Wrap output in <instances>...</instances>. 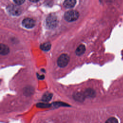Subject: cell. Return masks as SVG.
Wrapping results in <instances>:
<instances>
[{
  "label": "cell",
  "instance_id": "6da1fadb",
  "mask_svg": "<svg viewBox=\"0 0 123 123\" xmlns=\"http://www.w3.org/2000/svg\"><path fill=\"white\" fill-rule=\"evenodd\" d=\"M79 14L77 11L75 10H70L64 13V18L68 22H73L76 21L79 17Z\"/></svg>",
  "mask_w": 123,
  "mask_h": 123
},
{
  "label": "cell",
  "instance_id": "7a4b0ae2",
  "mask_svg": "<svg viewBox=\"0 0 123 123\" xmlns=\"http://www.w3.org/2000/svg\"><path fill=\"white\" fill-rule=\"evenodd\" d=\"M70 61L69 56L66 54H62L61 55L57 60V64L61 68L66 67Z\"/></svg>",
  "mask_w": 123,
  "mask_h": 123
},
{
  "label": "cell",
  "instance_id": "3957f363",
  "mask_svg": "<svg viewBox=\"0 0 123 123\" xmlns=\"http://www.w3.org/2000/svg\"><path fill=\"white\" fill-rule=\"evenodd\" d=\"M58 21L57 16L54 14L49 15L46 19V25L50 28L55 27L58 25Z\"/></svg>",
  "mask_w": 123,
  "mask_h": 123
},
{
  "label": "cell",
  "instance_id": "277c9868",
  "mask_svg": "<svg viewBox=\"0 0 123 123\" xmlns=\"http://www.w3.org/2000/svg\"><path fill=\"white\" fill-rule=\"evenodd\" d=\"M7 10L8 12L12 15L18 16L22 12L21 8L18 6L15 5H11L9 6L7 8Z\"/></svg>",
  "mask_w": 123,
  "mask_h": 123
},
{
  "label": "cell",
  "instance_id": "5b68a950",
  "mask_svg": "<svg viewBox=\"0 0 123 123\" xmlns=\"http://www.w3.org/2000/svg\"><path fill=\"white\" fill-rule=\"evenodd\" d=\"M35 25V23L34 20L30 18H25L22 21V25L26 28H32Z\"/></svg>",
  "mask_w": 123,
  "mask_h": 123
},
{
  "label": "cell",
  "instance_id": "8992f818",
  "mask_svg": "<svg viewBox=\"0 0 123 123\" xmlns=\"http://www.w3.org/2000/svg\"><path fill=\"white\" fill-rule=\"evenodd\" d=\"M74 98L78 101L82 102L86 98V96L84 93V92H76L73 95Z\"/></svg>",
  "mask_w": 123,
  "mask_h": 123
},
{
  "label": "cell",
  "instance_id": "52a82bcc",
  "mask_svg": "<svg viewBox=\"0 0 123 123\" xmlns=\"http://www.w3.org/2000/svg\"><path fill=\"white\" fill-rule=\"evenodd\" d=\"M10 52L9 47L5 44H0V53L2 55H6Z\"/></svg>",
  "mask_w": 123,
  "mask_h": 123
},
{
  "label": "cell",
  "instance_id": "ba28073f",
  "mask_svg": "<svg viewBox=\"0 0 123 123\" xmlns=\"http://www.w3.org/2000/svg\"><path fill=\"white\" fill-rule=\"evenodd\" d=\"M84 93L86 97L93 98L96 95V92L95 90L91 88H88L86 89L84 92Z\"/></svg>",
  "mask_w": 123,
  "mask_h": 123
},
{
  "label": "cell",
  "instance_id": "9c48e42d",
  "mask_svg": "<svg viewBox=\"0 0 123 123\" xmlns=\"http://www.w3.org/2000/svg\"><path fill=\"white\" fill-rule=\"evenodd\" d=\"M76 4V0H65L63 2V6L66 8H71Z\"/></svg>",
  "mask_w": 123,
  "mask_h": 123
},
{
  "label": "cell",
  "instance_id": "30bf717a",
  "mask_svg": "<svg viewBox=\"0 0 123 123\" xmlns=\"http://www.w3.org/2000/svg\"><path fill=\"white\" fill-rule=\"evenodd\" d=\"M85 51H86L85 46L83 44H81L76 48L75 50V54L77 56H81L84 53Z\"/></svg>",
  "mask_w": 123,
  "mask_h": 123
},
{
  "label": "cell",
  "instance_id": "8fae6325",
  "mask_svg": "<svg viewBox=\"0 0 123 123\" xmlns=\"http://www.w3.org/2000/svg\"><path fill=\"white\" fill-rule=\"evenodd\" d=\"M52 96L53 95L51 93L46 92L43 95L42 98V100L44 102H49L51 99Z\"/></svg>",
  "mask_w": 123,
  "mask_h": 123
},
{
  "label": "cell",
  "instance_id": "7c38bea8",
  "mask_svg": "<svg viewBox=\"0 0 123 123\" xmlns=\"http://www.w3.org/2000/svg\"><path fill=\"white\" fill-rule=\"evenodd\" d=\"M51 43L49 42H48L41 44L40 47L42 50L47 51H49L51 49Z\"/></svg>",
  "mask_w": 123,
  "mask_h": 123
},
{
  "label": "cell",
  "instance_id": "4fadbf2b",
  "mask_svg": "<svg viewBox=\"0 0 123 123\" xmlns=\"http://www.w3.org/2000/svg\"><path fill=\"white\" fill-rule=\"evenodd\" d=\"M51 106V104L44 103V102H41V103H38L37 104V107L40 108H47Z\"/></svg>",
  "mask_w": 123,
  "mask_h": 123
},
{
  "label": "cell",
  "instance_id": "5bb4252c",
  "mask_svg": "<svg viewBox=\"0 0 123 123\" xmlns=\"http://www.w3.org/2000/svg\"><path fill=\"white\" fill-rule=\"evenodd\" d=\"M34 91V89L31 87H26L24 90V94L26 96L31 95Z\"/></svg>",
  "mask_w": 123,
  "mask_h": 123
},
{
  "label": "cell",
  "instance_id": "9a60e30c",
  "mask_svg": "<svg viewBox=\"0 0 123 123\" xmlns=\"http://www.w3.org/2000/svg\"><path fill=\"white\" fill-rule=\"evenodd\" d=\"M105 123H118V122L115 117H110L107 120Z\"/></svg>",
  "mask_w": 123,
  "mask_h": 123
},
{
  "label": "cell",
  "instance_id": "2e32d148",
  "mask_svg": "<svg viewBox=\"0 0 123 123\" xmlns=\"http://www.w3.org/2000/svg\"><path fill=\"white\" fill-rule=\"evenodd\" d=\"M54 106L59 107V106H69L68 104L64 103L62 102H56L53 103Z\"/></svg>",
  "mask_w": 123,
  "mask_h": 123
},
{
  "label": "cell",
  "instance_id": "e0dca14e",
  "mask_svg": "<svg viewBox=\"0 0 123 123\" xmlns=\"http://www.w3.org/2000/svg\"><path fill=\"white\" fill-rule=\"evenodd\" d=\"M13 1L17 5H21L25 2V0H13Z\"/></svg>",
  "mask_w": 123,
  "mask_h": 123
},
{
  "label": "cell",
  "instance_id": "ac0fdd59",
  "mask_svg": "<svg viewBox=\"0 0 123 123\" xmlns=\"http://www.w3.org/2000/svg\"><path fill=\"white\" fill-rule=\"evenodd\" d=\"M37 78L38 79H40V80H42V79H44V78H45V76L44 75H40V74H37Z\"/></svg>",
  "mask_w": 123,
  "mask_h": 123
},
{
  "label": "cell",
  "instance_id": "d6986e66",
  "mask_svg": "<svg viewBox=\"0 0 123 123\" xmlns=\"http://www.w3.org/2000/svg\"><path fill=\"white\" fill-rule=\"evenodd\" d=\"M29 0L33 2H38L39 0Z\"/></svg>",
  "mask_w": 123,
  "mask_h": 123
}]
</instances>
